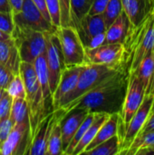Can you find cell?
<instances>
[{
  "mask_svg": "<svg viewBox=\"0 0 154 155\" xmlns=\"http://www.w3.org/2000/svg\"><path fill=\"white\" fill-rule=\"evenodd\" d=\"M128 84V74L121 68L98 85L86 93L73 104L63 117L73 108H84L89 113L119 114L122 110Z\"/></svg>",
  "mask_w": 154,
  "mask_h": 155,
  "instance_id": "6da1fadb",
  "label": "cell"
},
{
  "mask_svg": "<svg viewBox=\"0 0 154 155\" xmlns=\"http://www.w3.org/2000/svg\"><path fill=\"white\" fill-rule=\"evenodd\" d=\"M122 64L128 76L133 74L143 58L154 49V6L135 26H131L123 42Z\"/></svg>",
  "mask_w": 154,
  "mask_h": 155,
  "instance_id": "7a4b0ae2",
  "label": "cell"
},
{
  "mask_svg": "<svg viewBox=\"0 0 154 155\" xmlns=\"http://www.w3.org/2000/svg\"><path fill=\"white\" fill-rule=\"evenodd\" d=\"M121 68H123L122 64H105L85 63L84 67L80 74L75 89L69 96H67L62 102L60 107L57 110H55L59 117L62 119L64 114L80 98H82L86 93L91 91L101 82H103L107 77L116 73Z\"/></svg>",
  "mask_w": 154,
  "mask_h": 155,
  "instance_id": "3957f363",
  "label": "cell"
},
{
  "mask_svg": "<svg viewBox=\"0 0 154 155\" xmlns=\"http://www.w3.org/2000/svg\"><path fill=\"white\" fill-rule=\"evenodd\" d=\"M19 74L22 76L25 87V101L28 106L30 131L33 138L38 124L46 115L42 97V91L38 83L34 64L21 61Z\"/></svg>",
  "mask_w": 154,
  "mask_h": 155,
  "instance_id": "277c9868",
  "label": "cell"
},
{
  "mask_svg": "<svg viewBox=\"0 0 154 155\" xmlns=\"http://www.w3.org/2000/svg\"><path fill=\"white\" fill-rule=\"evenodd\" d=\"M11 37L15 41L22 62L33 64L36 57L46 51V39L43 32L15 25Z\"/></svg>",
  "mask_w": 154,
  "mask_h": 155,
  "instance_id": "5b68a950",
  "label": "cell"
},
{
  "mask_svg": "<svg viewBox=\"0 0 154 155\" xmlns=\"http://www.w3.org/2000/svg\"><path fill=\"white\" fill-rule=\"evenodd\" d=\"M145 95V90L141 84L138 76L133 74L128 76L127 90L122 110L119 113V124H118V137L120 140V145L125 130L134 115V114L139 109L142 104Z\"/></svg>",
  "mask_w": 154,
  "mask_h": 155,
  "instance_id": "8992f818",
  "label": "cell"
},
{
  "mask_svg": "<svg viewBox=\"0 0 154 155\" xmlns=\"http://www.w3.org/2000/svg\"><path fill=\"white\" fill-rule=\"evenodd\" d=\"M65 66L80 65L85 63L84 46L79 34L73 26H60L56 29Z\"/></svg>",
  "mask_w": 154,
  "mask_h": 155,
  "instance_id": "52a82bcc",
  "label": "cell"
},
{
  "mask_svg": "<svg viewBox=\"0 0 154 155\" xmlns=\"http://www.w3.org/2000/svg\"><path fill=\"white\" fill-rule=\"evenodd\" d=\"M46 39V64L49 76V84L52 95L59 83L61 74L64 69V55L59 37L55 32L44 33Z\"/></svg>",
  "mask_w": 154,
  "mask_h": 155,
  "instance_id": "ba28073f",
  "label": "cell"
},
{
  "mask_svg": "<svg viewBox=\"0 0 154 155\" xmlns=\"http://www.w3.org/2000/svg\"><path fill=\"white\" fill-rule=\"evenodd\" d=\"M13 20L14 25L16 26L29 28L38 32L53 33L57 29V27L44 18L32 0L23 1L21 10L13 15Z\"/></svg>",
  "mask_w": 154,
  "mask_h": 155,
  "instance_id": "9c48e42d",
  "label": "cell"
},
{
  "mask_svg": "<svg viewBox=\"0 0 154 155\" xmlns=\"http://www.w3.org/2000/svg\"><path fill=\"white\" fill-rule=\"evenodd\" d=\"M32 142L29 118L13 125L6 140L0 146V154H27Z\"/></svg>",
  "mask_w": 154,
  "mask_h": 155,
  "instance_id": "30bf717a",
  "label": "cell"
},
{
  "mask_svg": "<svg viewBox=\"0 0 154 155\" xmlns=\"http://www.w3.org/2000/svg\"><path fill=\"white\" fill-rule=\"evenodd\" d=\"M153 100V96L144 95L142 104L140 105L139 109L131 119L125 130V133L121 142L119 154H125V152L127 151V149L130 147L133 140L139 134L140 131L142 130L143 126L144 125V124L146 123L147 119L150 116Z\"/></svg>",
  "mask_w": 154,
  "mask_h": 155,
  "instance_id": "8fae6325",
  "label": "cell"
},
{
  "mask_svg": "<svg viewBox=\"0 0 154 155\" xmlns=\"http://www.w3.org/2000/svg\"><path fill=\"white\" fill-rule=\"evenodd\" d=\"M84 64L80 65L65 66L64 69L63 70L59 83L52 95L54 111L57 110L60 107L62 102L67 96H69L75 89L80 74L84 67Z\"/></svg>",
  "mask_w": 154,
  "mask_h": 155,
  "instance_id": "7c38bea8",
  "label": "cell"
},
{
  "mask_svg": "<svg viewBox=\"0 0 154 155\" xmlns=\"http://www.w3.org/2000/svg\"><path fill=\"white\" fill-rule=\"evenodd\" d=\"M85 63L117 64H122L124 53L123 44H103L93 49H85ZM123 65V64H122Z\"/></svg>",
  "mask_w": 154,
  "mask_h": 155,
  "instance_id": "4fadbf2b",
  "label": "cell"
},
{
  "mask_svg": "<svg viewBox=\"0 0 154 155\" xmlns=\"http://www.w3.org/2000/svg\"><path fill=\"white\" fill-rule=\"evenodd\" d=\"M56 120V111L46 114L38 124L33 135L28 155H46L48 140Z\"/></svg>",
  "mask_w": 154,
  "mask_h": 155,
  "instance_id": "5bb4252c",
  "label": "cell"
},
{
  "mask_svg": "<svg viewBox=\"0 0 154 155\" xmlns=\"http://www.w3.org/2000/svg\"><path fill=\"white\" fill-rule=\"evenodd\" d=\"M89 112L84 108L75 107L69 111L61 119V134H62V149L63 153L69 145L71 140L75 134L77 129L85 119Z\"/></svg>",
  "mask_w": 154,
  "mask_h": 155,
  "instance_id": "9a60e30c",
  "label": "cell"
},
{
  "mask_svg": "<svg viewBox=\"0 0 154 155\" xmlns=\"http://www.w3.org/2000/svg\"><path fill=\"white\" fill-rule=\"evenodd\" d=\"M34 70L37 75L38 83L42 91V97L44 105L45 114L54 111L53 108V102H52V93L50 90L49 84V76H48V70L46 64V51L35 58L34 61Z\"/></svg>",
  "mask_w": 154,
  "mask_h": 155,
  "instance_id": "2e32d148",
  "label": "cell"
},
{
  "mask_svg": "<svg viewBox=\"0 0 154 155\" xmlns=\"http://www.w3.org/2000/svg\"><path fill=\"white\" fill-rule=\"evenodd\" d=\"M131 26L137 25L154 6V0H121Z\"/></svg>",
  "mask_w": 154,
  "mask_h": 155,
  "instance_id": "e0dca14e",
  "label": "cell"
},
{
  "mask_svg": "<svg viewBox=\"0 0 154 155\" xmlns=\"http://www.w3.org/2000/svg\"><path fill=\"white\" fill-rule=\"evenodd\" d=\"M77 32L83 45L91 37L106 32V25L103 17V14L93 15L87 14L80 21Z\"/></svg>",
  "mask_w": 154,
  "mask_h": 155,
  "instance_id": "ac0fdd59",
  "label": "cell"
},
{
  "mask_svg": "<svg viewBox=\"0 0 154 155\" xmlns=\"http://www.w3.org/2000/svg\"><path fill=\"white\" fill-rule=\"evenodd\" d=\"M0 63L9 69L15 75L19 74L21 59L14 39L0 41Z\"/></svg>",
  "mask_w": 154,
  "mask_h": 155,
  "instance_id": "d6986e66",
  "label": "cell"
},
{
  "mask_svg": "<svg viewBox=\"0 0 154 155\" xmlns=\"http://www.w3.org/2000/svg\"><path fill=\"white\" fill-rule=\"evenodd\" d=\"M130 21L123 10L121 15L113 21V23L106 29L104 44H123L127 34L130 30Z\"/></svg>",
  "mask_w": 154,
  "mask_h": 155,
  "instance_id": "ffe728a7",
  "label": "cell"
},
{
  "mask_svg": "<svg viewBox=\"0 0 154 155\" xmlns=\"http://www.w3.org/2000/svg\"><path fill=\"white\" fill-rule=\"evenodd\" d=\"M118 124H119V114L116 113V114H110L109 118L101 126L93 140L89 143V145L86 147V149L83 152L82 154H84L87 151L93 149L95 146L110 139L111 137L116 135L118 134Z\"/></svg>",
  "mask_w": 154,
  "mask_h": 155,
  "instance_id": "44dd1931",
  "label": "cell"
},
{
  "mask_svg": "<svg viewBox=\"0 0 154 155\" xmlns=\"http://www.w3.org/2000/svg\"><path fill=\"white\" fill-rule=\"evenodd\" d=\"M110 114H105V113H97L96 117L94 119V121L93 122V124H91V126L88 128V130L86 131V133L84 134V136L81 138V140L79 141L78 144L76 145V147L74 148L73 154L72 155H79L82 154L83 152L86 149V147L89 145V143L93 140V138L95 137L96 134L98 133L99 129L101 128V126L106 122V120L109 118Z\"/></svg>",
  "mask_w": 154,
  "mask_h": 155,
  "instance_id": "7402d4cb",
  "label": "cell"
},
{
  "mask_svg": "<svg viewBox=\"0 0 154 155\" xmlns=\"http://www.w3.org/2000/svg\"><path fill=\"white\" fill-rule=\"evenodd\" d=\"M126 155H154V131L138 135L125 152Z\"/></svg>",
  "mask_w": 154,
  "mask_h": 155,
  "instance_id": "603a6c76",
  "label": "cell"
},
{
  "mask_svg": "<svg viewBox=\"0 0 154 155\" xmlns=\"http://www.w3.org/2000/svg\"><path fill=\"white\" fill-rule=\"evenodd\" d=\"M154 71V49L152 50L151 52H149L143 58V60L140 62V64H138L135 72L133 74H135L141 84H143L145 92L148 88V85L150 84V81L152 79V74Z\"/></svg>",
  "mask_w": 154,
  "mask_h": 155,
  "instance_id": "cb8c5ba5",
  "label": "cell"
},
{
  "mask_svg": "<svg viewBox=\"0 0 154 155\" xmlns=\"http://www.w3.org/2000/svg\"><path fill=\"white\" fill-rule=\"evenodd\" d=\"M93 0H70L71 26L78 29L80 21L88 14Z\"/></svg>",
  "mask_w": 154,
  "mask_h": 155,
  "instance_id": "d4e9b609",
  "label": "cell"
},
{
  "mask_svg": "<svg viewBox=\"0 0 154 155\" xmlns=\"http://www.w3.org/2000/svg\"><path fill=\"white\" fill-rule=\"evenodd\" d=\"M63 154L62 149V134H61V118L56 112V120L54 124L47 144L46 155Z\"/></svg>",
  "mask_w": 154,
  "mask_h": 155,
  "instance_id": "484cf974",
  "label": "cell"
},
{
  "mask_svg": "<svg viewBox=\"0 0 154 155\" xmlns=\"http://www.w3.org/2000/svg\"><path fill=\"white\" fill-rule=\"evenodd\" d=\"M120 153V140L118 134L103 142L93 149L87 151L84 154L91 155H116Z\"/></svg>",
  "mask_w": 154,
  "mask_h": 155,
  "instance_id": "4316f807",
  "label": "cell"
},
{
  "mask_svg": "<svg viewBox=\"0 0 154 155\" xmlns=\"http://www.w3.org/2000/svg\"><path fill=\"white\" fill-rule=\"evenodd\" d=\"M97 113H89L87 114V116L85 117V119L83 121V123L81 124V125L79 126V128L77 129L75 134L74 135L73 139L71 140L69 145L67 146V148L64 150V152L63 153L64 155H72L73 152L74 150V148L76 147V145L78 144L79 141L81 140V138L84 136V134L86 133V131L88 130V128L91 126V124H93V122L94 121L95 117H96Z\"/></svg>",
  "mask_w": 154,
  "mask_h": 155,
  "instance_id": "83f0119b",
  "label": "cell"
},
{
  "mask_svg": "<svg viewBox=\"0 0 154 155\" xmlns=\"http://www.w3.org/2000/svg\"><path fill=\"white\" fill-rule=\"evenodd\" d=\"M28 118V106L25 99L13 98L10 112V119L13 124L23 122Z\"/></svg>",
  "mask_w": 154,
  "mask_h": 155,
  "instance_id": "f1b7e54d",
  "label": "cell"
},
{
  "mask_svg": "<svg viewBox=\"0 0 154 155\" xmlns=\"http://www.w3.org/2000/svg\"><path fill=\"white\" fill-rule=\"evenodd\" d=\"M123 12L121 0H109L105 10L103 13V17L106 25V29L113 23V21Z\"/></svg>",
  "mask_w": 154,
  "mask_h": 155,
  "instance_id": "f546056e",
  "label": "cell"
},
{
  "mask_svg": "<svg viewBox=\"0 0 154 155\" xmlns=\"http://www.w3.org/2000/svg\"><path fill=\"white\" fill-rule=\"evenodd\" d=\"M6 92L12 98L25 99V87L20 74H17L14 76L6 89Z\"/></svg>",
  "mask_w": 154,
  "mask_h": 155,
  "instance_id": "4dcf8cb0",
  "label": "cell"
},
{
  "mask_svg": "<svg viewBox=\"0 0 154 155\" xmlns=\"http://www.w3.org/2000/svg\"><path fill=\"white\" fill-rule=\"evenodd\" d=\"M52 24L55 27L61 26V8L59 0H45Z\"/></svg>",
  "mask_w": 154,
  "mask_h": 155,
  "instance_id": "1f68e13d",
  "label": "cell"
},
{
  "mask_svg": "<svg viewBox=\"0 0 154 155\" xmlns=\"http://www.w3.org/2000/svg\"><path fill=\"white\" fill-rule=\"evenodd\" d=\"M12 101L13 98L9 95L6 90H3V94L0 99V121L6 117H10Z\"/></svg>",
  "mask_w": 154,
  "mask_h": 155,
  "instance_id": "d6a6232c",
  "label": "cell"
},
{
  "mask_svg": "<svg viewBox=\"0 0 154 155\" xmlns=\"http://www.w3.org/2000/svg\"><path fill=\"white\" fill-rule=\"evenodd\" d=\"M14 26L13 14L8 12H0V29L11 35Z\"/></svg>",
  "mask_w": 154,
  "mask_h": 155,
  "instance_id": "836d02e7",
  "label": "cell"
},
{
  "mask_svg": "<svg viewBox=\"0 0 154 155\" xmlns=\"http://www.w3.org/2000/svg\"><path fill=\"white\" fill-rule=\"evenodd\" d=\"M61 8V26L71 25L70 22V0H59Z\"/></svg>",
  "mask_w": 154,
  "mask_h": 155,
  "instance_id": "e575fe53",
  "label": "cell"
},
{
  "mask_svg": "<svg viewBox=\"0 0 154 155\" xmlns=\"http://www.w3.org/2000/svg\"><path fill=\"white\" fill-rule=\"evenodd\" d=\"M15 74L0 63V88L6 90Z\"/></svg>",
  "mask_w": 154,
  "mask_h": 155,
  "instance_id": "d590c367",
  "label": "cell"
},
{
  "mask_svg": "<svg viewBox=\"0 0 154 155\" xmlns=\"http://www.w3.org/2000/svg\"><path fill=\"white\" fill-rule=\"evenodd\" d=\"M13 123L10 119V117H6L0 121V146L4 143V142L6 140L8 134H10Z\"/></svg>",
  "mask_w": 154,
  "mask_h": 155,
  "instance_id": "8d00e7d4",
  "label": "cell"
},
{
  "mask_svg": "<svg viewBox=\"0 0 154 155\" xmlns=\"http://www.w3.org/2000/svg\"><path fill=\"white\" fill-rule=\"evenodd\" d=\"M104 41H105V32L91 37L84 44V46L85 49H93V48H95L103 45Z\"/></svg>",
  "mask_w": 154,
  "mask_h": 155,
  "instance_id": "74e56055",
  "label": "cell"
},
{
  "mask_svg": "<svg viewBox=\"0 0 154 155\" xmlns=\"http://www.w3.org/2000/svg\"><path fill=\"white\" fill-rule=\"evenodd\" d=\"M109 0H93L88 15H101L105 10V7L108 4Z\"/></svg>",
  "mask_w": 154,
  "mask_h": 155,
  "instance_id": "f35d334b",
  "label": "cell"
},
{
  "mask_svg": "<svg viewBox=\"0 0 154 155\" xmlns=\"http://www.w3.org/2000/svg\"><path fill=\"white\" fill-rule=\"evenodd\" d=\"M32 1H33L34 4L35 5V6L38 8V10L42 13V15L44 16V18H45L48 22L52 23L50 15H49L48 9H47V5H46L45 0H32Z\"/></svg>",
  "mask_w": 154,
  "mask_h": 155,
  "instance_id": "ab89813d",
  "label": "cell"
},
{
  "mask_svg": "<svg viewBox=\"0 0 154 155\" xmlns=\"http://www.w3.org/2000/svg\"><path fill=\"white\" fill-rule=\"evenodd\" d=\"M154 131V114H150L149 118L147 119L146 123L144 124V125L143 126L142 130L140 131L138 135H142V134H145L147 133L152 132ZM137 135V136H138Z\"/></svg>",
  "mask_w": 154,
  "mask_h": 155,
  "instance_id": "60d3db41",
  "label": "cell"
},
{
  "mask_svg": "<svg viewBox=\"0 0 154 155\" xmlns=\"http://www.w3.org/2000/svg\"><path fill=\"white\" fill-rule=\"evenodd\" d=\"M23 1L24 0H8L11 9H12V14H16L18 13L23 5Z\"/></svg>",
  "mask_w": 154,
  "mask_h": 155,
  "instance_id": "b9f144b4",
  "label": "cell"
},
{
  "mask_svg": "<svg viewBox=\"0 0 154 155\" xmlns=\"http://www.w3.org/2000/svg\"><path fill=\"white\" fill-rule=\"evenodd\" d=\"M0 12L12 13V9L8 0H0Z\"/></svg>",
  "mask_w": 154,
  "mask_h": 155,
  "instance_id": "7bdbcfd3",
  "label": "cell"
},
{
  "mask_svg": "<svg viewBox=\"0 0 154 155\" xmlns=\"http://www.w3.org/2000/svg\"><path fill=\"white\" fill-rule=\"evenodd\" d=\"M145 95H151L154 97V71L152 76V79L150 81V84L148 85V88L145 92Z\"/></svg>",
  "mask_w": 154,
  "mask_h": 155,
  "instance_id": "ee69618b",
  "label": "cell"
},
{
  "mask_svg": "<svg viewBox=\"0 0 154 155\" xmlns=\"http://www.w3.org/2000/svg\"><path fill=\"white\" fill-rule=\"evenodd\" d=\"M11 38V35L5 33L4 31H2L0 29V41H5V40H7V39H10Z\"/></svg>",
  "mask_w": 154,
  "mask_h": 155,
  "instance_id": "f6af8a7d",
  "label": "cell"
},
{
  "mask_svg": "<svg viewBox=\"0 0 154 155\" xmlns=\"http://www.w3.org/2000/svg\"><path fill=\"white\" fill-rule=\"evenodd\" d=\"M154 114V100H153V103H152V110H151V114Z\"/></svg>",
  "mask_w": 154,
  "mask_h": 155,
  "instance_id": "bcb514c9",
  "label": "cell"
},
{
  "mask_svg": "<svg viewBox=\"0 0 154 155\" xmlns=\"http://www.w3.org/2000/svg\"><path fill=\"white\" fill-rule=\"evenodd\" d=\"M3 90H4V89H2V88H0V99H1V96H2V94H3Z\"/></svg>",
  "mask_w": 154,
  "mask_h": 155,
  "instance_id": "7dc6e473",
  "label": "cell"
}]
</instances>
